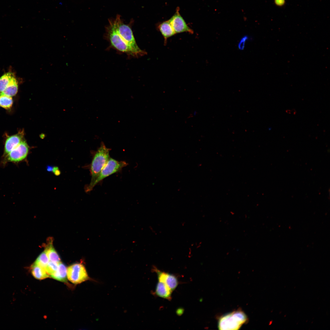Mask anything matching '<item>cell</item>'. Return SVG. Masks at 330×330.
Segmentation results:
<instances>
[{
  "mask_svg": "<svg viewBox=\"0 0 330 330\" xmlns=\"http://www.w3.org/2000/svg\"><path fill=\"white\" fill-rule=\"evenodd\" d=\"M127 165L125 161H118L110 157L93 183L92 189L102 180L119 171Z\"/></svg>",
  "mask_w": 330,
  "mask_h": 330,
  "instance_id": "cell-4",
  "label": "cell"
},
{
  "mask_svg": "<svg viewBox=\"0 0 330 330\" xmlns=\"http://www.w3.org/2000/svg\"><path fill=\"white\" fill-rule=\"evenodd\" d=\"M158 27L160 31L164 38L165 44L166 43L168 38L176 34L169 20L162 23L159 24Z\"/></svg>",
  "mask_w": 330,
  "mask_h": 330,
  "instance_id": "cell-10",
  "label": "cell"
},
{
  "mask_svg": "<svg viewBox=\"0 0 330 330\" xmlns=\"http://www.w3.org/2000/svg\"><path fill=\"white\" fill-rule=\"evenodd\" d=\"M13 101L12 97L0 95V106L6 109H9L12 106Z\"/></svg>",
  "mask_w": 330,
  "mask_h": 330,
  "instance_id": "cell-18",
  "label": "cell"
},
{
  "mask_svg": "<svg viewBox=\"0 0 330 330\" xmlns=\"http://www.w3.org/2000/svg\"><path fill=\"white\" fill-rule=\"evenodd\" d=\"M67 278L72 283L77 284L90 279L84 265L76 263L70 266L67 270Z\"/></svg>",
  "mask_w": 330,
  "mask_h": 330,
  "instance_id": "cell-5",
  "label": "cell"
},
{
  "mask_svg": "<svg viewBox=\"0 0 330 330\" xmlns=\"http://www.w3.org/2000/svg\"><path fill=\"white\" fill-rule=\"evenodd\" d=\"M110 150L103 142H101L100 146L96 152L90 166L91 179L90 183L85 188L86 192H89L93 189L92 186L93 183L110 158Z\"/></svg>",
  "mask_w": 330,
  "mask_h": 330,
  "instance_id": "cell-2",
  "label": "cell"
},
{
  "mask_svg": "<svg viewBox=\"0 0 330 330\" xmlns=\"http://www.w3.org/2000/svg\"><path fill=\"white\" fill-rule=\"evenodd\" d=\"M31 270L32 275L37 279L42 280L49 277L45 269L34 264L31 266Z\"/></svg>",
  "mask_w": 330,
  "mask_h": 330,
  "instance_id": "cell-15",
  "label": "cell"
},
{
  "mask_svg": "<svg viewBox=\"0 0 330 330\" xmlns=\"http://www.w3.org/2000/svg\"><path fill=\"white\" fill-rule=\"evenodd\" d=\"M274 2L277 6H282L284 5L285 0H274Z\"/></svg>",
  "mask_w": 330,
  "mask_h": 330,
  "instance_id": "cell-21",
  "label": "cell"
},
{
  "mask_svg": "<svg viewBox=\"0 0 330 330\" xmlns=\"http://www.w3.org/2000/svg\"><path fill=\"white\" fill-rule=\"evenodd\" d=\"M52 171L56 175H58L60 174V171L57 167H53Z\"/></svg>",
  "mask_w": 330,
  "mask_h": 330,
  "instance_id": "cell-22",
  "label": "cell"
},
{
  "mask_svg": "<svg viewBox=\"0 0 330 330\" xmlns=\"http://www.w3.org/2000/svg\"><path fill=\"white\" fill-rule=\"evenodd\" d=\"M183 312V309L182 308L178 309L176 311L177 314L178 315H182Z\"/></svg>",
  "mask_w": 330,
  "mask_h": 330,
  "instance_id": "cell-23",
  "label": "cell"
},
{
  "mask_svg": "<svg viewBox=\"0 0 330 330\" xmlns=\"http://www.w3.org/2000/svg\"><path fill=\"white\" fill-rule=\"evenodd\" d=\"M247 321V316L243 311L236 310L222 316L218 327L221 330H238Z\"/></svg>",
  "mask_w": 330,
  "mask_h": 330,
  "instance_id": "cell-3",
  "label": "cell"
},
{
  "mask_svg": "<svg viewBox=\"0 0 330 330\" xmlns=\"http://www.w3.org/2000/svg\"><path fill=\"white\" fill-rule=\"evenodd\" d=\"M172 292L165 284L159 281L156 285L155 293L157 296L170 300L171 299Z\"/></svg>",
  "mask_w": 330,
  "mask_h": 330,
  "instance_id": "cell-11",
  "label": "cell"
},
{
  "mask_svg": "<svg viewBox=\"0 0 330 330\" xmlns=\"http://www.w3.org/2000/svg\"><path fill=\"white\" fill-rule=\"evenodd\" d=\"M52 239H49L48 243L45 251L49 260L58 263L61 262L60 258L52 245Z\"/></svg>",
  "mask_w": 330,
  "mask_h": 330,
  "instance_id": "cell-14",
  "label": "cell"
},
{
  "mask_svg": "<svg viewBox=\"0 0 330 330\" xmlns=\"http://www.w3.org/2000/svg\"><path fill=\"white\" fill-rule=\"evenodd\" d=\"M106 38L111 46L118 51L136 57L146 54L138 46L131 28L122 23L119 17L111 24Z\"/></svg>",
  "mask_w": 330,
  "mask_h": 330,
  "instance_id": "cell-1",
  "label": "cell"
},
{
  "mask_svg": "<svg viewBox=\"0 0 330 330\" xmlns=\"http://www.w3.org/2000/svg\"><path fill=\"white\" fill-rule=\"evenodd\" d=\"M18 89V83L16 79L13 75L11 78L6 89L0 94L12 97L16 94Z\"/></svg>",
  "mask_w": 330,
  "mask_h": 330,
  "instance_id": "cell-13",
  "label": "cell"
},
{
  "mask_svg": "<svg viewBox=\"0 0 330 330\" xmlns=\"http://www.w3.org/2000/svg\"><path fill=\"white\" fill-rule=\"evenodd\" d=\"M247 39V37H244L240 41L238 44V47L239 49L242 50L244 49L245 42Z\"/></svg>",
  "mask_w": 330,
  "mask_h": 330,
  "instance_id": "cell-20",
  "label": "cell"
},
{
  "mask_svg": "<svg viewBox=\"0 0 330 330\" xmlns=\"http://www.w3.org/2000/svg\"><path fill=\"white\" fill-rule=\"evenodd\" d=\"M29 152V146L23 139L15 148L4 158V163L8 162L17 163L21 161L27 157Z\"/></svg>",
  "mask_w": 330,
  "mask_h": 330,
  "instance_id": "cell-6",
  "label": "cell"
},
{
  "mask_svg": "<svg viewBox=\"0 0 330 330\" xmlns=\"http://www.w3.org/2000/svg\"><path fill=\"white\" fill-rule=\"evenodd\" d=\"M24 132L20 131L16 134L10 136L6 139L5 144L3 157L4 158L24 139Z\"/></svg>",
  "mask_w": 330,
  "mask_h": 330,
  "instance_id": "cell-9",
  "label": "cell"
},
{
  "mask_svg": "<svg viewBox=\"0 0 330 330\" xmlns=\"http://www.w3.org/2000/svg\"><path fill=\"white\" fill-rule=\"evenodd\" d=\"M67 270L64 264L60 262L58 263L57 270L53 274L50 275L52 278L62 282L67 281Z\"/></svg>",
  "mask_w": 330,
  "mask_h": 330,
  "instance_id": "cell-12",
  "label": "cell"
},
{
  "mask_svg": "<svg viewBox=\"0 0 330 330\" xmlns=\"http://www.w3.org/2000/svg\"><path fill=\"white\" fill-rule=\"evenodd\" d=\"M152 270L156 273L159 281L165 284L172 291L176 288L178 284L176 276L161 271L154 266L153 267Z\"/></svg>",
  "mask_w": 330,
  "mask_h": 330,
  "instance_id": "cell-8",
  "label": "cell"
},
{
  "mask_svg": "<svg viewBox=\"0 0 330 330\" xmlns=\"http://www.w3.org/2000/svg\"><path fill=\"white\" fill-rule=\"evenodd\" d=\"M49 262V258L45 250L38 257L34 264L45 269Z\"/></svg>",
  "mask_w": 330,
  "mask_h": 330,
  "instance_id": "cell-17",
  "label": "cell"
},
{
  "mask_svg": "<svg viewBox=\"0 0 330 330\" xmlns=\"http://www.w3.org/2000/svg\"><path fill=\"white\" fill-rule=\"evenodd\" d=\"M58 267V263L50 261L49 262L45 269L50 275L55 272Z\"/></svg>",
  "mask_w": 330,
  "mask_h": 330,
  "instance_id": "cell-19",
  "label": "cell"
},
{
  "mask_svg": "<svg viewBox=\"0 0 330 330\" xmlns=\"http://www.w3.org/2000/svg\"><path fill=\"white\" fill-rule=\"evenodd\" d=\"M13 75L12 73L9 72L4 74L0 78V94L6 89Z\"/></svg>",
  "mask_w": 330,
  "mask_h": 330,
  "instance_id": "cell-16",
  "label": "cell"
},
{
  "mask_svg": "<svg viewBox=\"0 0 330 330\" xmlns=\"http://www.w3.org/2000/svg\"><path fill=\"white\" fill-rule=\"evenodd\" d=\"M168 20L176 34L184 32L191 34L193 33V30L189 27L180 14L179 8L177 9L176 13Z\"/></svg>",
  "mask_w": 330,
  "mask_h": 330,
  "instance_id": "cell-7",
  "label": "cell"
}]
</instances>
